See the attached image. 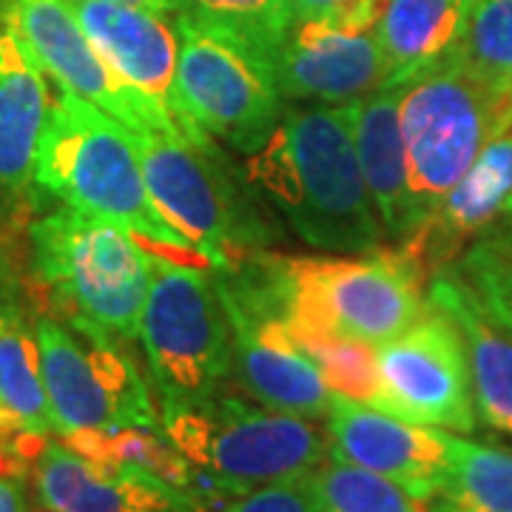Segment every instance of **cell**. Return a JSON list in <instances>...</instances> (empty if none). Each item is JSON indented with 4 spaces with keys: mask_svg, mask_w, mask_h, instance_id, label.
Segmentation results:
<instances>
[{
    "mask_svg": "<svg viewBox=\"0 0 512 512\" xmlns=\"http://www.w3.org/2000/svg\"><path fill=\"white\" fill-rule=\"evenodd\" d=\"M456 57L498 89L512 92V0H476Z\"/></svg>",
    "mask_w": 512,
    "mask_h": 512,
    "instance_id": "f1b7e54d",
    "label": "cell"
},
{
    "mask_svg": "<svg viewBox=\"0 0 512 512\" xmlns=\"http://www.w3.org/2000/svg\"><path fill=\"white\" fill-rule=\"evenodd\" d=\"M80 456L97 458V461H117V464H134L154 476L165 478L177 487L191 490V467L177 447L168 441L163 427H97V430H77L69 436H60Z\"/></svg>",
    "mask_w": 512,
    "mask_h": 512,
    "instance_id": "484cf974",
    "label": "cell"
},
{
    "mask_svg": "<svg viewBox=\"0 0 512 512\" xmlns=\"http://www.w3.org/2000/svg\"><path fill=\"white\" fill-rule=\"evenodd\" d=\"M399 100L402 89H376L362 100L348 103L353 143L370 200L376 205L384 237H393L396 242L416 231Z\"/></svg>",
    "mask_w": 512,
    "mask_h": 512,
    "instance_id": "ffe728a7",
    "label": "cell"
},
{
    "mask_svg": "<svg viewBox=\"0 0 512 512\" xmlns=\"http://www.w3.org/2000/svg\"><path fill=\"white\" fill-rule=\"evenodd\" d=\"M319 512H427L399 484L339 458H325L313 470Z\"/></svg>",
    "mask_w": 512,
    "mask_h": 512,
    "instance_id": "4316f807",
    "label": "cell"
},
{
    "mask_svg": "<svg viewBox=\"0 0 512 512\" xmlns=\"http://www.w3.org/2000/svg\"><path fill=\"white\" fill-rule=\"evenodd\" d=\"M0 512H26V493L18 478H0Z\"/></svg>",
    "mask_w": 512,
    "mask_h": 512,
    "instance_id": "d6a6232c",
    "label": "cell"
},
{
    "mask_svg": "<svg viewBox=\"0 0 512 512\" xmlns=\"http://www.w3.org/2000/svg\"><path fill=\"white\" fill-rule=\"evenodd\" d=\"M376 365L390 416L450 433L478 427L464 336L439 305L430 302L416 325L376 345Z\"/></svg>",
    "mask_w": 512,
    "mask_h": 512,
    "instance_id": "8fae6325",
    "label": "cell"
},
{
    "mask_svg": "<svg viewBox=\"0 0 512 512\" xmlns=\"http://www.w3.org/2000/svg\"><path fill=\"white\" fill-rule=\"evenodd\" d=\"M0 63H3V32H0Z\"/></svg>",
    "mask_w": 512,
    "mask_h": 512,
    "instance_id": "d590c367",
    "label": "cell"
},
{
    "mask_svg": "<svg viewBox=\"0 0 512 512\" xmlns=\"http://www.w3.org/2000/svg\"><path fill=\"white\" fill-rule=\"evenodd\" d=\"M35 194L126 228L154 254L202 259L151 200L134 134L94 103L60 86L37 146Z\"/></svg>",
    "mask_w": 512,
    "mask_h": 512,
    "instance_id": "7a4b0ae2",
    "label": "cell"
},
{
    "mask_svg": "<svg viewBox=\"0 0 512 512\" xmlns=\"http://www.w3.org/2000/svg\"><path fill=\"white\" fill-rule=\"evenodd\" d=\"M330 458L365 467L430 504L450 473V430L427 427L336 396L328 404Z\"/></svg>",
    "mask_w": 512,
    "mask_h": 512,
    "instance_id": "5bb4252c",
    "label": "cell"
},
{
    "mask_svg": "<svg viewBox=\"0 0 512 512\" xmlns=\"http://www.w3.org/2000/svg\"><path fill=\"white\" fill-rule=\"evenodd\" d=\"M512 222V120L478 154L470 171L436 205L419 231L402 239L424 271L439 274L456 265L478 239L501 234Z\"/></svg>",
    "mask_w": 512,
    "mask_h": 512,
    "instance_id": "ac0fdd59",
    "label": "cell"
},
{
    "mask_svg": "<svg viewBox=\"0 0 512 512\" xmlns=\"http://www.w3.org/2000/svg\"><path fill=\"white\" fill-rule=\"evenodd\" d=\"M52 94L32 55L3 29L0 63V202L35 194L37 146L46 128Z\"/></svg>",
    "mask_w": 512,
    "mask_h": 512,
    "instance_id": "44dd1931",
    "label": "cell"
},
{
    "mask_svg": "<svg viewBox=\"0 0 512 512\" xmlns=\"http://www.w3.org/2000/svg\"><path fill=\"white\" fill-rule=\"evenodd\" d=\"M180 12L222 26L234 35L245 37L262 49L265 55L276 57L279 46L293 29L291 0H177Z\"/></svg>",
    "mask_w": 512,
    "mask_h": 512,
    "instance_id": "83f0119b",
    "label": "cell"
},
{
    "mask_svg": "<svg viewBox=\"0 0 512 512\" xmlns=\"http://www.w3.org/2000/svg\"><path fill=\"white\" fill-rule=\"evenodd\" d=\"M430 302L439 305L461 330L478 421L495 433L512 436V336L504 328L473 282L456 265L430 279Z\"/></svg>",
    "mask_w": 512,
    "mask_h": 512,
    "instance_id": "d6986e66",
    "label": "cell"
},
{
    "mask_svg": "<svg viewBox=\"0 0 512 512\" xmlns=\"http://www.w3.org/2000/svg\"><path fill=\"white\" fill-rule=\"evenodd\" d=\"M180 35L177 86L194 143L222 140L239 154L268 143L285 111L274 57L222 26L177 12Z\"/></svg>",
    "mask_w": 512,
    "mask_h": 512,
    "instance_id": "ba28073f",
    "label": "cell"
},
{
    "mask_svg": "<svg viewBox=\"0 0 512 512\" xmlns=\"http://www.w3.org/2000/svg\"><path fill=\"white\" fill-rule=\"evenodd\" d=\"M399 120L419 231L484 146L510 123L512 92L481 80L453 55L402 86Z\"/></svg>",
    "mask_w": 512,
    "mask_h": 512,
    "instance_id": "8992f818",
    "label": "cell"
},
{
    "mask_svg": "<svg viewBox=\"0 0 512 512\" xmlns=\"http://www.w3.org/2000/svg\"><path fill=\"white\" fill-rule=\"evenodd\" d=\"M160 427L191 467V490L205 498H239L282 478L313 473L330 453L328 433L311 419L276 413L237 396L160 410Z\"/></svg>",
    "mask_w": 512,
    "mask_h": 512,
    "instance_id": "277c9868",
    "label": "cell"
},
{
    "mask_svg": "<svg viewBox=\"0 0 512 512\" xmlns=\"http://www.w3.org/2000/svg\"><path fill=\"white\" fill-rule=\"evenodd\" d=\"M3 3H6V0H0V9H3Z\"/></svg>",
    "mask_w": 512,
    "mask_h": 512,
    "instance_id": "8d00e7d4",
    "label": "cell"
},
{
    "mask_svg": "<svg viewBox=\"0 0 512 512\" xmlns=\"http://www.w3.org/2000/svg\"><path fill=\"white\" fill-rule=\"evenodd\" d=\"M291 333L296 345L319 367L330 393L387 413V396H384L373 345L350 339V336H339V333H328V330L291 328Z\"/></svg>",
    "mask_w": 512,
    "mask_h": 512,
    "instance_id": "d4e9b609",
    "label": "cell"
},
{
    "mask_svg": "<svg viewBox=\"0 0 512 512\" xmlns=\"http://www.w3.org/2000/svg\"><path fill=\"white\" fill-rule=\"evenodd\" d=\"M32 487L46 512H202L183 487L134 464L80 456L49 441L32 467Z\"/></svg>",
    "mask_w": 512,
    "mask_h": 512,
    "instance_id": "e0dca14e",
    "label": "cell"
},
{
    "mask_svg": "<svg viewBox=\"0 0 512 512\" xmlns=\"http://www.w3.org/2000/svg\"><path fill=\"white\" fill-rule=\"evenodd\" d=\"M220 512H319L313 473L256 487L251 493L239 495L237 501H231Z\"/></svg>",
    "mask_w": 512,
    "mask_h": 512,
    "instance_id": "4dcf8cb0",
    "label": "cell"
},
{
    "mask_svg": "<svg viewBox=\"0 0 512 512\" xmlns=\"http://www.w3.org/2000/svg\"><path fill=\"white\" fill-rule=\"evenodd\" d=\"M433 501L430 512H512V453L453 433L450 473Z\"/></svg>",
    "mask_w": 512,
    "mask_h": 512,
    "instance_id": "cb8c5ba5",
    "label": "cell"
},
{
    "mask_svg": "<svg viewBox=\"0 0 512 512\" xmlns=\"http://www.w3.org/2000/svg\"><path fill=\"white\" fill-rule=\"evenodd\" d=\"M69 6L94 49L117 72V77L160 103L174 117L185 140L194 143L177 86L180 35L174 20H165L160 12L114 0H69Z\"/></svg>",
    "mask_w": 512,
    "mask_h": 512,
    "instance_id": "9a60e30c",
    "label": "cell"
},
{
    "mask_svg": "<svg viewBox=\"0 0 512 512\" xmlns=\"http://www.w3.org/2000/svg\"><path fill=\"white\" fill-rule=\"evenodd\" d=\"M29 245L55 319L83 336L117 345L140 339L157 256L143 239L63 205L32 222Z\"/></svg>",
    "mask_w": 512,
    "mask_h": 512,
    "instance_id": "3957f363",
    "label": "cell"
},
{
    "mask_svg": "<svg viewBox=\"0 0 512 512\" xmlns=\"http://www.w3.org/2000/svg\"><path fill=\"white\" fill-rule=\"evenodd\" d=\"M134 146L154 205L211 268H231L268 239L242 191L228 180L220 148L194 146L163 131H137Z\"/></svg>",
    "mask_w": 512,
    "mask_h": 512,
    "instance_id": "9c48e42d",
    "label": "cell"
},
{
    "mask_svg": "<svg viewBox=\"0 0 512 512\" xmlns=\"http://www.w3.org/2000/svg\"><path fill=\"white\" fill-rule=\"evenodd\" d=\"M140 345L163 407L220 393L231 376V325L208 262L154 256Z\"/></svg>",
    "mask_w": 512,
    "mask_h": 512,
    "instance_id": "52a82bcc",
    "label": "cell"
},
{
    "mask_svg": "<svg viewBox=\"0 0 512 512\" xmlns=\"http://www.w3.org/2000/svg\"><path fill=\"white\" fill-rule=\"evenodd\" d=\"M495 237H501L504 242H510V245H512V222L507 225V228H504V231H501V234H495Z\"/></svg>",
    "mask_w": 512,
    "mask_h": 512,
    "instance_id": "e575fe53",
    "label": "cell"
},
{
    "mask_svg": "<svg viewBox=\"0 0 512 512\" xmlns=\"http://www.w3.org/2000/svg\"><path fill=\"white\" fill-rule=\"evenodd\" d=\"M3 29L18 37L40 72L60 89L94 103L128 131H163L183 137L174 117L151 97L131 89L100 57L74 18L69 0H6L0 9Z\"/></svg>",
    "mask_w": 512,
    "mask_h": 512,
    "instance_id": "7c38bea8",
    "label": "cell"
},
{
    "mask_svg": "<svg viewBox=\"0 0 512 512\" xmlns=\"http://www.w3.org/2000/svg\"><path fill=\"white\" fill-rule=\"evenodd\" d=\"M274 299L291 328L382 345L419 322L430 274L404 245L356 256H271Z\"/></svg>",
    "mask_w": 512,
    "mask_h": 512,
    "instance_id": "5b68a950",
    "label": "cell"
},
{
    "mask_svg": "<svg viewBox=\"0 0 512 512\" xmlns=\"http://www.w3.org/2000/svg\"><path fill=\"white\" fill-rule=\"evenodd\" d=\"M274 66L279 92L291 103L348 106L387 80L376 32H356L330 20H293Z\"/></svg>",
    "mask_w": 512,
    "mask_h": 512,
    "instance_id": "2e32d148",
    "label": "cell"
},
{
    "mask_svg": "<svg viewBox=\"0 0 512 512\" xmlns=\"http://www.w3.org/2000/svg\"><path fill=\"white\" fill-rule=\"evenodd\" d=\"M57 436L97 427H160L146 379L123 345L83 336L55 316L35 319Z\"/></svg>",
    "mask_w": 512,
    "mask_h": 512,
    "instance_id": "30bf717a",
    "label": "cell"
},
{
    "mask_svg": "<svg viewBox=\"0 0 512 512\" xmlns=\"http://www.w3.org/2000/svg\"><path fill=\"white\" fill-rule=\"evenodd\" d=\"M296 20H330L356 32H376L387 0H291Z\"/></svg>",
    "mask_w": 512,
    "mask_h": 512,
    "instance_id": "1f68e13d",
    "label": "cell"
},
{
    "mask_svg": "<svg viewBox=\"0 0 512 512\" xmlns=\"http://www.w3.org/2000/svg\"><path fill=\"white\" fill-rule=\"evenodd\" d=\"M0 424L37 436L55 433V416L43 382L35 325L0 299Z\"/></svg>",
    "mask_w": 512,
    "mask_h": 512,
    "instance_id": "603a6c76",
    "label": "cell"
},
{
    "mask_svg": "<svg viewBox=\"0 0 512 512\" xmlns=\"http://www.w3.org/2000/svg\"><path fill=\"white\" fill-rule=\"evenodd\" d=\"M114 3H126V6H140V9H151L160 15H177L180 3L177 0H114Z\"/></svg>",
    "mask_w": 512,
    "mask_h": 512,
    "instance_id": "836d02e7",
    "label": "cell"
},
{
    "mask_svg": "<svg viewBox=\"0 0 512 512\" xmlns=\"http://www.w3.org/2000/svg\"><path fill=\"white\" fill-rule=\"evenodd\" d=\"M476 0H387L376 37L387 80L402 89L456 55Z\"/></svg>",
    "mask_w": 512,
    "mask_h": 512,
    "instance_id": "7402d4cb",
    "label": "cell"
},
{
    "mask_svg": "<svg viewBox=\"0 0 512 512\" xmlns=\"http://www.w3.org/2000/svg\"><path fill=\"white\" fill-rule=\"evenodd\" d=\"M461 274L473 282L493 316L512 336V245L501 237L473 242L456 262Z\"/></svg>",
    "mask_w": 512,
    "mask_h": 512,
    "instance_id": "f546056e",
    "label": "cell"
},
{
    "mask_svg": "<svg viewBox=\"0 0 512 512\" xmlns=\"http://www.w3.org/2000/svg\"><path fill=\"white\" fill-rule=\"evenodd\" d=\"M217 274V271H214ZM220 282L231 325V376L262 407L299 419H319L333 399L328 382L296 345L288 322L271 305Z\"/></svg>",
    "mask_w": 512,
    "mask_h": 512,
    "instance_id": "4fadbf2b",
    "label": "cell"
},
{
    "mask_svg": "<svg viewBox=\"0 0 512 512\" xmlns=\"http://www.w3.org/2000/svg\"><path fill=\"white\" fill-rule=\"evenodd\" d=\"M245 183L319 251L367 254L384 245L348 106H285L268 143L248 154Z\"/></svg>",
    "mask_w": 512,
    "mask_h": 512,
    "instance_id": "6da1fadb",
    "label": "cell"
}]
</instances>
